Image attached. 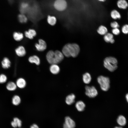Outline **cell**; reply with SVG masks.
Segmentation results:
<instances>
[{
	"mask_svg": "<svg viewBox=\"0 0 128 128\" xmlns=\"http://www.w3.org/2000/svg\"><path fill=\"white\" fill-rule=\"evenodd\" d=\"M79 46L75 43H68L63 47L62 52L64 55L67 57H73L77 56L80 51Z\"/></svg>",
	"mask_w": 128,
	"mask_h": 128,
	"instance_id": "cell-1",
	"label": "cell"
},
{
	"mask_svg": "<svg viewBox=\"0 0 128 128\" xmlns=\"http://www.w3.org/2000/svg\"><path fill=\"white\" fill-rule=\"evenodd\" d=\"M118 61L115 58L109 57L105 59L104 61V67L110 71L112 72L117 68Z\"/></svg>",
	"mask_w": 128,
	"mask_h": 128,
	"instance_id": "cell-2",
	"label": "cell"
},
{
	"mask_svg": "<svg viewBox=\"0 0 128 128\" xmlns=\"http://www.w3.org/2000/svg\"><path fill=\"white\" fill-rule=\"evenodd\" d=\"M52 6L56 11L59 12L65 11L68 7V3L66 0H54Z\"/></svg>",
	"mask_w": 128,
	"mask_h": 128,
	"instance_id": "cell-3",
	"label": "cell"
},
{
	"mask_svg": "<svg viewBox=\"0 0 128 128\" xmlns=\"http://www.w3.org/2000/svg\"><path fill=\"white\" fill-rule=\"evenodd\" d=\"M97 81L102 90L107 91L110 87V81L109 78L103 76H99L97 78Z\"/></svg>",
	"mask_w": 128,
	"mask_h": 128,
	"instance_id": "cell-4",
	"label": "cell"
},
{
	"mask_svg": "<svg viewBox=\"0 0 128 128\" xmlns=\"http://www.w3.org/2000/svg\"><path fill=\"white\" fill-rule=\"evenodd\" d=\"M85 89L86 95L90 98L95 97L98 95L97 91L93 86H86L85 87Z\"/></svg>",
	"mask_w": 128,
	"mask_h": 128,
	"instance_id": "cell-5",
	"label": "cell"
},
{
	"mask_svg": "<svg viewBox=\"0 0 128 128\" xmlns=\"http://www.w3.org/2000/svg\"><path fill=\"white\" fill-rule=\"evenodd\" d=\"M46 59L48 62L51 64H57L56 60L55 51L50 50L47 53L46 56Z\"/></svg>",
	"mask_w": 128,
	"mask_h": 128,
	"instance_id": "cell-6",
	"label": "cell"
},
{
	"mask_svg": "<svg viewBox=\"0 0 128 128\" xmlns=\"http://www.w3.org/2000/svg\"><path fill=\"white\" fill-rule=\"evenodd\" d=\"M75 126V122L70 117L67 116L65 118L64 128H74Z\"/></svg>",
	"mask_w": 128,
	"mask_h": 128,
	"instance_id": "cell-7",
	"label": "cell"
},
{
	"mask_svg": "<svg viewBox=\"0 0 128 128\" xmlns=\"http://www.w3.org/2000/svg\"><path fill=\"white\" fill-rule=\"evenodd\" d=\"M35 46L37 50L40 51H42L46 49L47 45L44 40L40 39L38 40V43L36 44Z\"/></svg>",
	"mask_w": 128,
	"mask_h": 128,
	"instance_id": "cell-8",
	"label": "cell"
},
{
	"mask_svg": "<svg viewBox=\"0 0 128 128\" xmlns=\"http://www.w3.org/2000/svg\"><path fill=\"white\" fill-rule=\"evenodd\" d=\"M29 5L27 2H22L19 6V10L21 13L25 14L28 10Z\"/></svg>",
	"mask_w": 128,
	"mask_h": 128,
	"instance_id": "cell-9",
	"label": "cell"
},
{
	"mask_svg": "<svg viewBox=\"0 0 128 128\" xmlns=\"http://www.w3.org/2000/svg\"><path fill=\"white\" fill-rule=\"evenodd\" d=\"M46 19L48 23L51 26H54L57 23V18L55 16L53 15H48Z\"/></svg>",
	"mask_w": 128,
	"mask_h": 128,
	"instance_id": "cell-10",
	"label": "cell"
},
{
	"mask_svg": "<svg viewBox=\"0 0 128 128\" xmlns=\"http://www.w3.org/2000/svg\"><path fill=\"white\" fill-rule=\"evenodd\" d=\"M17 55L20 57L24 56L26 53L24 48L22 46H20L17 48L15 50Z\"/></svg>",
	"mask_w": 128,
	"mask_h": 128,
	"instance_id": "cell-11",
	"label": "cell"
},
{
	"mask_svg": "<svg viewBox=\"0 0 128 128\" xmlns=\"http://www.w3.org/2000/svg\"><path fill=\"white\" fill-rule=\"evenodd\" d=\"M50 70L51 73L54 74H58L59 72L60 69L57 64H51L50 67Z\"/></svg>",
	"mask_w": 128,
	"mask_h": 128,
	"instance_id": "cell-12",
	"label": "cell"
},
{
	"mask_svg": "<svg viewBox=\"0 0 128 128\" xmlns=\"http://www.w3.org/2000/svg\"><path fill=\"white\" fill-rule=\"evenodd\" d=\"M56 59L57 64L60 63L63 59L64 55L62 52L56 50L55 51Z\"/></svg>",
	"mask_w": 128,
	"mask_h": 128,
	"instance_id": "cell-13",
	"label": "cell"
},
{
	"mask_svg": "<svg viewBox=\"0 0 128 128\" xmlns=\"http://www.w3.org/2000/svg\"><path fill=\"white\" fill-rule=\"evenodd\" d=\"M75 98V96L74 94L69 95L66 97L65 102L68 105H71L74 102Z\"/></svg>",
	"mask_w": 128,
	"mask_h": 128,
	"instance_id": "cell-14",
	"label": "cell"
},
{
	"mask_svg": "<svg viewBox=\"0 0 128 128\" xmlns=\"http://www.w3.org/2000/svg\"><path fill=\"white\" fill-rule=\"evenodd\" d=\"M28 60L30 63H34L37 65H39L40 62L39 58L36 55L30 56Z\"/></svg>",
	"mask_w": 128,
	"mask_h": 128,
	"instance_id": "cell-15",
	"label": "cell"
},
{
	"mask_svg": "<svg viewBox=\"0 0 128 128\" xmlns=\"http://www.w3.org/2000/svg\"><path fill=\"white\" fill-rule=\"evenodd\" d=\"M104 40L106 42H110L113 43L114 42V40L113 39V36L110 33H107L105 35L104 37Z\"/></svg>",
	"mask_w": 128,
	"mask_h": 128,
	"instance_id": "cell-16",
	"label": "cell"
},
{
	"mask_svg": "<svg viewBox=\"0 0 128 128\" xmlns=\"http://www.w3.org/2000/svg\"><path fill=\"white\" fill-rule=\"evenodd\" d=\"M26 84L25 80L22 78L18 79L17 80L16 83L17 86L20 88H23L25 87Z\"/></svg>",
	"mask_w": 128,
	"mask_h": 128,
	"instance_id": "cell-17",
	"label": "cell"
},
{
	"mask_svg": "<svg viewBox=\"0 0 128 128\" xmlns=\"http://www.w3.org/2000/svg\"><path fill=\"white\" fill-rule=\"evenodd\" d=\"M75 106L78 111L81 112L84 110L85 107V105L83 101H79L76 102Z\"/></svg>",
	"mask_w": 128,
	"mask_h": 128,
	"instance_id": "cell-18",
	"label": "cell"
},
{
	"mask_svg": "<svg viewBox=\"0 0 128 128\" xmlns=\"http://www.w3.org/2000/svg\"><path fill=\"white\" fill-rule=\"evenodd\" d=\"M117 5L119 8L123 9H125L128 6V4L125 0H119Z\"/></svg>",
	"mask_w": 128,
	"mask_h": 128,
	"instance_id": "cell-19",
	"label": "cell"
},
{
	"mask_svg": "<svg viewBox=\"0 0 128 128\" xmlns=\"http://www.w3.org/2000/svg\"><path fill=\"white\" fill-rule=\"evenodd\" d=\"M22 121L21 120L17 118H15L14 119L13 121L11 122L12 126L16 128L17 127H20L22 125Z\"/></svg>",
	"mask_w": 128,
	"mask_h": 128,
	"instance_id": "cell-20",
	"label": "cell"
},
{
	"mask_svg": "<svg viewBox=\"0 0 128 128\" xmlns=\"http://www.w3.org/2000/svg\"><path fill=\"white\" fill-rule=\"evenodd\" d=\"M91 79V76L90 73H84L82 76V80L84 82L88 84L90 83Z\"/></svg>",
	"mask_w": 128,
	"mask_h": 128,
	"instance_id": "cell-21",
	"label": "cell"
},
{
	"mask_svg": "<svg viewBox=\"0 0 128 128\" xmlns=\"http://www.w3.org/2000/svg\"><path fill=\"white\" fill-rule=\"evenodd\" d=\"M2 67L5 69H7L9 68L11 65V62L9 59L6 57L3 59L2 62Z\"/></svg>",
	"mask_w": 128,
	"mask_h": 128,
	"instance_id": "cell-22",
	"label": "cell"
},
{
	"mask_svg": "<svg viewBox=\"0 0 128 128\" xmlns=\"http://www.w3.org/2000/svg\"><path fill=\"white\" fill-rule=\"evenodd\" d=\"M18 21L22 23H25L27 22L28 18L25 14L21 13L19 14L18 17Z\"/></svg>",
	"mask_w": 128,
	"mask_h": 128,
	"instance_id": "cell-23",
	"label": "cell"
},
{
	"mask_svg": "<svg viewBox=\"0 0 128 128\" xmlns=\"http://www.w3.org/2000/svg\"><path fill=\"white\" fill-rule=\"evenodd\" d=\"M110 15L111 17L114 19H120L121 18L120 13L116 10L114 9L112 11Z\"/></svg>",
	"mask_w": 128,
	"mask_h": 128,
	"instance_id": "cell-24",
	"label": "cell"
},
{
	"mask_svg": "<svg viewBox=\"0 0 128 128\" xmlns=\"http://www.w3.org/2000/svg\"><path fill=\"white\" fill-rule=\"evenodd\" d=\"M17 86L16 84L12 82H8L7 84L6 87L7 89L9 91H13L17 88Z\"/></svg>",
	"mask_w": 128,
	"mask_h": 128,
	"instance_id": "cell-25",
	"label": "cell"
},
{
	"mask_svg": "<svg viewBox=\"0 0 128 128\" xmlns=\"http://www.w3.org/2000/svg\"><path fill=\"white\" fill-rule=\"evenodd\" d=\"M118 123L121 126L125 125L126 123V120L125 118L122 115H120L117 119Z\"/></svg>",
	"mask_w": 128,
	"mask_h": 128,
	"instance_id": "cell-26",
	"label": "cell"
},
{
	"mask_svg": "<svg viewBox=\"0 0 128 128\" xmlns=\"http://www.w3.org/2000/svg\"><path fill=\"white\" fill-rule=\"evenodd\" d=\"M97 31L101 35H105L108 32V30L106 27L103 25L100 26L98 28Z\"/></svg>",
	"mask_w": 128,
	"mask_h": 128,
	"instance_id": "cell-27",
	"label": "cell"
},
{
	"mask_svg": "<svg viewBox=\"0 0 128 128\" xmlns=\"http://www.w3.org/2000/svg\"><path fill=\"white\" fill-rule=\"evenodd\" d=\"M13 37L15 40L17 41H19L22 40L23 37V34L22 33L15 32L13 35Z\"/></svg>",
	"mask_w": 128,
	"mask_h": 128,
	"instance_id": "cell-28",
	"label": "cell"
},
{
	"mask_svg": "<svg viewBox=\"0 0 128 128\" xmlns=\"http://www.w3.org/2000/svg\"><path fill=\"white\" fill-rule=\"evenodd\" d=\"M21 99L20 97L18 95L14 96L12 98V102L13 104L15 105H19L20 103Z\"/></svg>",
	"mask_w": 128,
	"mask_h": 128,
	"instance_id": "cell-29",
	"label": "cell"
},
{
	"mask_svg": "<svg viewBox=\"0 0 128 128\" xmlns=\"http://www.w3.org/2000/svg\"><path fill=\"white\" fill-rule=\"evenodd\" d=\"M27 32L29 35L33 38L34 37L36 36L37 34L36 31L33 29H29Z\"/></svg>",
	"mask_w": 128,
	"mask_h": 128,
	"instance_id": "cell-30",
	"label": "cell"
},
{
	"mask_svg": "<svg viewBox=\"0 0 128 128\" xmlns=\"http://www.w3.org/2000/svg\"><path fill=\"white\" fill-rule=\"evenodd\" d=\"M7 79V77L5 74H2L0 75V83H3L5 82Z\"/></svg>",
	"mask_w": 128,
	"mask_h": 128,
	"instance_id": "cell-31",
	"label": "cell"
},
{
	"mask_svg": "<svg viewBox=\"0 0 128 128\" xmlns=\"http://www.w3.org/2000/svg\"><path fill=\"white\" fill-rule=\"evenodd\" d=\"M122 31L124 34H128V25L125 24L123 26L122 28Z\"/></svg>",
	"mask_w": 128,
	"mask_h": 128,
	"instance_id": "cell-32",
	"label": "cell"
},
{
	"mask_svg": "<svg viewBox=\"0 0 128 128\" xmlns=\"http://www.w3.org/2000/svg\"><path fill=\"white\" fill-rule=\"evenodd\" d=\"M110 26L113 28H118L119 27L118 23L116 21L111 22L110 23Z\"/></svg>",
	"mask_w": 128,
	"mask_h": 128,
	"instance_id": "cell-33",
	"label": "cell"
},
{
	"mask_svg": "<svg viewBox=\"0 0 128 128\" xmlns=\"http://www.w3.org/2000/svg\"><path fill=\"white\" fill-rule=\"evenodd\" d=\"M112 32L115 35H118L120 33V30L118 28H113L112 30Z\"/></svg>",
	"mask_w": 128,
	"mask_h": 128,
	"instance_id": "cell-34",
	"label": "cell"
},
{
	"mask_svg": "<svg viewBox=\"0 0 128 128\" xmlns=\"http://www.w3.org/2000/svg\"><path fill=\"white\" fill-rule=\"evenodd\" d=\"M30 128H39L37 125L35 124H34L32 125L30 127Z\"/></svg>",
	"mask_w": 128,
	"mask_h": 128,
	"instance_id": "cell-35",
	"label": "cell"
},
{
	"mask_svg": "<svg viewBox=\"0 0 128 128\" xmlns=\"http://www.w3.org/2000/svg\"><path fill=\"white\" fill-rule=\"evenodd\" d=\"M126 98L127 101L128 102V93L127 94L126 96Z\"/></svg>",
	"mask_w": 128,
	"mask_h": 128,
	"instance_id": "cell-36",
	"label": "cell"
},
{
	"mask_svg": "<svg viewBox=\"0 0 128 128\" xmlns=\"http://www.w3.org/2000/svg\"><path fill=\"white\" fill-rule=\"evenodd\" d=\"M99 1L100 2H104L106 0H97Z\"/></svg>",
	"mask_w": 128,
	"mask_h": 128,
	"instance_id": "cell-37",
	"label": "cell"
},
{
	"mask_svg": "<svg viewBox=\"0 0 128 128\" xmlns=\"http://www.w3.org/2000/svg\"><path fill=\"white\" fill-rule=\"evenodd\" d=\"M114 128H123L120 127H115Z\"/></svg>",
	"mask_w": 128,
	"mask_h": 128,
	"instance_id": "cell-38",
	"label": "cell"
}]
</instances>
